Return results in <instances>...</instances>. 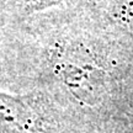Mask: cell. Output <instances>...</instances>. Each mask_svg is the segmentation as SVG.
Here are the masks:
<instances>
[{
	"label": "cell",
	"instance_id": "cell-3",
	"mask_svg": "<svg viewBox=\"0 0 133 133\" xmlns=\"http://www.w3.org/2000/svg\"><path fill=\"white\" fill-rule=\"evenodd\" d=\"M110 16L119 26L133 32V0H111Z\"/></svg>",
	"mask_w": 133,
	"mask_h": 133
},
{
	"label": "cell",
	"instance_id": "cell-1",
	"mask_svg": "<svg viewBox=\"0 0 133 133\" xmlns=\"http://www.w3.org/2000/svg\"><path fill=\"white\" fill-rule=\"evenodd\" d=\"M51 63L58 79L76 101L92 105L99 100L104 74L84 44L70 41L57 43Z\"/></svg>",
	"mask_w": 133,
	"mask_h": 133
},
{
	"label": "cell",
	"instance_id": "cell-4",
	"mask_svg": "<svg viewBox=\"0 0 133 133\" xmlns=\"http://www.w3.org/2000/svg\"><path fill=\"white\" fill-rule=\"evenodd\" d=\"M65 0H22V12L26 15H32L42 12L62 4Z\"/></svg>",
	"mask_w": 133,
	"mask_h": 133
},
{
	"label": "cell",
	"instance_id": "cell-2",
	"mask_svg": "<svg viewBox=\"0 0 133 133\" xmlns=\"http://www.w3.org/2000/svg\"><path fill=\"white\" fill-rule=\"evenodd\" d=\"M31 96H19L0 90V132L39 133L43 118Z\"/></svg>",
	"mask_w": 133,
	"mask_h": 133
}]
</instances>
